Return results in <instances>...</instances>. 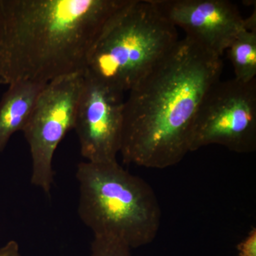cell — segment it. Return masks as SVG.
Returning <instances> with one entry per match:
<instances>
[{
    "label": "cell",
    "mask_w": 256,
    "mask_h": 256,
    "mask_svg": "<svg viewBox=\"0 0 256 256\" xmlns=\"http://www.w3.org/2000/svg\"><path fill=\"white\" fill-rule=\"evenodd\" d=\"M222 58L185 36L129 92L120 154L124 163L151 169L178 164L204 96L220 80Z\"/></svg>",
    "instance_id": "6da1fadb"
},
{
    "label": "cell",
    "mask_w": 256,
    "mask_h": 256,
    "mask_svg": "<svg viewBox=\"0 0 256 256\" xmlns=\"http://www.w3.org/2000/svg\"><path fill=\"white\" fill-rule=\"evenodd\" d=\"M127 0H1L0 85L84 73L102 28Z\"/></svg>",
    "instance_id": "7a4b0ae2"
},
{
    "label": "cell",
    "mask_w": 256,
    "mask_h": 256,
    "mask_svg": "<svg viewBox=\"0 0 256 256\" xmlns=\"http://www.w3.org/2000/svg\"><path fill=\"white\" fill-rule=\"evenodd\" d=\"M78 212L94 236L118 240L133 248L156 239L162 210L152 188L118 161L79 163Z\"/></svg>",
    "instance_id": "3957f363"
},
{
    "label": "cell",
    "mask_w": 256,
    "mask_h": 256,
    "mask_svg": "<svg viewBox=\"0 0 256 256\" xmlns=\"http://www.w3.org/2000/svg\"><path fill=\"white\" fill-rule=\"evenodd\" d=\"M178 32L151 0H127L102 28L84 74L124 92L174 48Z\"/></svg>",
    "instance_id": "277c9868"
},
{
    "label": "cell",
    "mask_w": 256,
    "mask_h": 256,
    "mask_svg": "<svg viewBox=\"0 0 256 256\" xmlns=\"http://www.w3.org/2000/svg\"><path fill=\"white\" fill-rule=\"evenodd\" d=\"M210 144L240 154L256 150V79H220L204 96L192 126L190 152Z\"/></svg>",
    "instance_id": "5b68a950"
},
{
    "label": "cell",
    "mask_w": 256,
    "mask_h": 256,
    "mask_svg": "<svg viewBox=\"0 0 256 256\" xmlns=\"http://www.w3.org/2000/svg\"><path fill=\"white\" fill-rule=\"evenodd\" d=\"M84 73L65 76L52 80L40 92L24 136L32 160L31 183L50 194L54 180L53 158L67 132L74 129Z\"/></svg>",
    "instance_id": "8992f818"
},
{
    "label": "cell",
    "mask_w": 256,
    "mask_h": 256,
    "mask_svg": "<svg viewBox=\"0 0 256 256\" xmlns=\"http://www.w3.org/2000/svg\"><path fill=\"white\" fill-rule=\"evenodd\" d=\"M124 92L84 74L74 128L89 162L117 161L124 122Z\"/></svg>",
    "instance_id": "52a82bcc"
},
{
    "label": "cell",
    "mask_w": 256,
    "mask_h": 256,
    "mask_svg": "<svg viewBox=\"0 0 256 256\" xmlns=\"http://www.w3.org/2000/svg\"><path fill=\"white\" fill-rule=\"evenodd\" d=\"M151 1L169 22L182 28L186 37L220 58L246 28V18L226 0Z\"/></svg>",
    "instance_id": "ba28073f"
},
{
    "label": "cell",
    "mask_w": 256,
    "mask_h": 256,
    "mask_svg": "<svg viewBox=\"0 0 256 256\" xmlns=\"http://www.w3.org/2000/svg\"><path fill=\"white\" fill-rule=\"evenodd\" d=\"M46 85L18 82L8 86L0 100V153L4 150L15 132L23 130Z\"/></svg>",
    "instance_id": "9c48e42d"
},
{
    "label": "cell",
    "mask_w": 256,
    "mask_h": 256,
    "mask_svg": "<svg viewBox=\"0 0 256 256\" xmlns=\"http://www.w3.org/2000/svg\"><path fill=\"white\" fill-rule=\"evenodd\" d=\"M235 79L248 82L256 80V28H244L237 34L228 48Z\"/></svg>",
    "instance_id": "30bf717a"
},
{
    "label": "cell",
    "mask_w": 256,
    "mask_h": 256,
    "mask_svg": "<svg viewBox=\"0 0 256 256\" xmlns=\"http://www.w3.org/2000/svg\"><path fill=\"white\" fill-rule=\"evenodd\" d=\"M90 250V256H132L127 246L106 237L94 236Z\"/></svg>",
    "instance_id": "8fae6325"
},
{
    "label": "cell",
    "mask_w": 256,
    "mask_h": 256,
    "mask_svg": "<svg viewBox=\"0 0 256 256\" xmlns=\"http://www.w3.org/2000/svg\"><path fill=\"white\" fill-rule=\"evenodd\" d=\"M237 250L238 256H256V227H252L246 238L239 242Z\"/></svg>",
    "instance_id": "7c38bea8"
},
{
    "label": "cell",
    "mask_w": 256,
    "mask_h": 256,
    "mask_svg": "<svg viewBox=\"0 0 256 256\" xmlns=\"http://www.w3.org/2000/svg\"><path fill=\"white\" fill-rule=\"evenodd\" d=\"M0 256H22L18 242L14 240L6 242L0 248Z\"/></svg>",
    "instance_id": "4fadbf2b"
},
{
    "label": "cell",
    "mask_w": 256,
    "mask_h": 256,
    "mask_svg": "<svg viewBox=\"0 0 256 256\" xmlns=\"http://www.w3.org/2000/svg\"><path fill=\"white\" fill-rule=\"evenodd\" d=\"M2 24V14L1 0H0V36H1Z\"/></svg>",
    "instance_id": "5bb4252c"
}]
</instances>
